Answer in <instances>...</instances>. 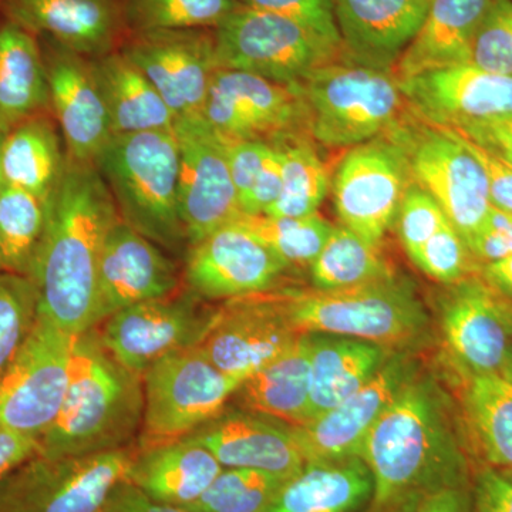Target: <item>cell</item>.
I'll list each match as a JSON object with an SVG mask.
<instances>
[{
    "label": "cell",
    "instance_id": "obj_56",
    "mask_svg": "<svg viewBox=\"0 0 512 512\" xmlns=\"http://www.w3.org/2000/svg\"><path fill=\"white\" fill-rule=\"evenodd\" d=\"M483 225L484 227L493 229V231L497 232V234L504 239L512 255V214L491 207Z\"/></svg>",
    "mask_w": 512,
    "mask_h": 512
},
{
    "label": "cell",
    "instance_id": "obj_33",
    "mask_svg": "<svg viewBox=\"0 0 512 512\" xmlns=\"http://www.w3.org/2000/svg\"><path fill=\"white\" fill-rule=\"evenodd\" d=\"M52 113L39 37L0 23V134L37 114Z\"/></svg>",
    "mask_w": 512,
    "mask_h": 512
},
{
    "label": "cell",
    "instance_id": "obj_11",
    "mask_svg": "<svg viewBox=\"0 0 512 512\" xmlns=\"http://www.w3.org/2000/svg\"><path fill=\"white\" fill-rule=\"evenodd\" d=\"M76 336L39 311L35 325L0 376V427L40 440L66 399Z\"/></svg>",
    "mask_w": 512,
    "mask_h": 512
},
{
    "label": "cell",
    "instance_id": "obj_18",
    "mask_svg": "<svg viewBox=\"0 0 512 512\" xmlns=\"http://www.w3.org/2000/svg\"><path fill=\"white\" fill-rule=\"evenodd\" d=\"M444 342L467 375H501L512 356V303L483 278L451 285L440 308Z\"/></svg>",
    "mask_w": 512,
    "mask_h": 512
},
{
    "label": "cell",
    "instance_id": "obj_32",
    "mask_svg": "<svg viewBox=\"0 0 512 512\" xmlns=\"http://www.w3.org/2000/svg\"><path fill=\"white\" fill-rule=\"evenodd\" d=\"M311 338V420L348 399L379 372L390 355L375 343L309 333Z\"/></svg>",
    "mask_w": 512,
    "mask_h": 512
},
{
    "label": "cell",
    "instance_id": "obj_10",
    "mask_svg": "<svg viewBox=\"0 0 512 512\" xmlns=\"http://www.w3.org/2000/svg\"><path fill=\"white\" fill-rule=\"evenodd\" d=\"M242 380L198 346L165 356L143 375L144 417L137 448L187 436L225 410Z\"/></svg>",
    "mask_w": 512,
    "mask_h": 512
},
{
    "label": "cell",
    "instance_id": "obj_37",
    "mask_svg": "<svg viewBox=\"0 0 512 512\" xmlns=\"http://www.w3.org/2000/svg\"><path fill=\"white\" fill-rule=\"evenodd\" d=\"M272 144L281 156L282 191L265 215L299 218L318 214L328 194L330 178L311 136L309 133L289 134Z\"/></svg>",
    "mask_w": 512,
    "mask_h": 512
},
{
    "label": "cell",
    "instance_id": "obj_43",
    "mask_svg": "<svg viewBox=\"0 0 512 512\" xmlns=\"http://www.w3.org/2000/svg\"><path fill=\"white\" fill-rule=\"evenodd\" d=\"M464 64L491 73L512 74V0H491Z\"/></svg>",
    "mask_w": 512,
    "mask_h": 512
},
{
    "label": "cell",
    "instance_id": "obj_34",
    "mask_svg": "<svg viewBox=\"0 0 512 512\" xmlns=\"http://www.w3.org/2000/svg\"><path fill=\"white\" fill-rule=\"evenodd\" d=\"M92 62L113 136L174 128L173 111L123 52L117 50Z\"/></svg>",
    "mask_w": 512,
    "mask_h": 512
},
{
    "label": "cell",
    "instance_id": "obj_20",
    "mask_svg": "<svg viewBox=\"0 0 512 512\" xmlns=\"http://www.w3.org/2000/svg\"><path fill=\"white\" fill-rule=\"evenodd\" d=\"M410 110L444 128H461L512 113V74L471 64L440 67L400 80Z\"/></svg>",
    "mask_w": 512,
    "mask_h": 512
},
{
    "label": "cell",
    "instance_id": "obj_2",
    "mask_svg": "<svg viewBox=\"0 0 512 512\" xmlns=\"http://www.w3.org/2000/svg\"><path fill=\"white\" fill-rule=\"evenodd\" d=\"M119 220L96 165L67 156L32 281L39 291V311L74 336L96 328L101 254Z\"/></svg>",
    "mask_w": 512,
    "mask_h": 512
},
{
    "label": "cell",
    "instance_id": "obj_9",
    "mask_svg": "<svg viewBox=\"0 0 512 512\" xmlns=\"http://www.w3.org/2000/svg\"><path fill=\"white\" fill-rule=\"evenodd\" d=\"M136 450L134 444L87 456L37 453L0 478V512H104Z\"/></svg>",
    "mask_w": 512,
    "mask_h": 512
},
{
    "label": "cell",
    "instance_id": "obj_39",
    "mask_svg": "<svg viewBox=\"0 0 512 512\" xmlns=\"http://www.w3.org/2000/svg\"><path fill=\"white\" fill-rule=\"evenodd\" d=\"M235 221L261 239L291 268H311L333 229L319 214L299 218L241 215Z\"/></svg>",
    "mask_w": 512,
    "mask_h": 512
},
{
    "label": "cell",
    "instance_id": "obj_60",
    "mask_svg": "<svg viewBox=\"0 0 512 512\" xmlns=\"http://www.w3.org/2000/svg\"><path fill=\"white\" fill-rule=\"evenodd\" d=\"M426 2H430V0H426Z\"/></svg>",
    "mask_w": 512,
    "mask_h": 512
},
{
    "label": "cell",
    "instance_id": "obj_17",
    "mask_svg": "<svg viewBox=\"0 0 512 512\" xmlns=\"http://www.w3.org/2000/svg\"><path fill=\"white\" fill-rule=\"evenodd\" d=\"M183 282L205 302L231 301L279 288L291 266L234 221L188 249Z\"/></svg>",
    "mask_w": 512,
    "mask_h": 512
},
{
    "label": "cell",
    "instance_id": "obj_26",
    "mask_svg": "<svg viewBox=\"0 0 512 512\" xmlns=\"http://www.w3.org/2000/svg\"><path fill=\"white\" fill-rule=\"evenodd\" d=\"M342 52L350 62L393 70L426 18V0H332Z\"/></svg>",
    "mask_w": 512,
    "mask_h": 512
},
{
    "label": "cell",
    "instance_id": "obj_7",
    "mask_svg": "<svg viewBox=\"0 0 512 512\" xmlns=\"http://www.w3.org/2000/svg\"><path fill=\"white\" fill-rule=\"evenodd\" d=\"M220 69L301 89L319 67L340 59V47L295 20L239 5L214 29Z\"/></svg>",
    "mask_w": 512,
    "mask_h": 512
},
{
    "label": "cell",
    "instance_id": "obj_6",
    "mask_svg": "<svg viewBox=\"0 0 512 512\" xmlns=\"http://www.w3.org/2000/svg\"><path fill=\"white\" fill-rule=\"evenodd\" d=\"M309 136L328 148H353L384 136L410 113L393 70L335 60L301 86Z\"/></svg>",
    "mask_w": 512,
    "mask_h": 512
},
{
    "label": "cell",
    "instance_id": "obj_59",
    "mask_svg": "<svg viewBox=\"0 0 512 512\" xmlns=\"http://www.w3.org/2000/svg\"><path fill=\"white\" fill-rule=\"evenodd\" d=\"M507 476L508 478H511L512 480V468H505V470H501Z\"/></svg>",
    "mask_w": 512,
    "mask_h": 512
},
{
    "label": "cell",
    "instance_id": "obj_49",
    "mask_svg": "<svg viewBox=\"0 0 512 512\" xmlns=\"http://www.w3.org/2000/svg\"><path fill=\"white\" fill-rule=\"evenodd\" d=\"M471 511L512 512V480L503 471L483 467L471 478Z\"/></svg>",
    "mask_w": 512,
    "mask_h": 512
},
{
    "label": "cell",
    "instance_id": "obj_28",
    "mask_svg": "<svg viewBox=\"0 0 512 512\" xmlns=\"http://www.w3.org/2000/svg\"><path fill=\"white\" fill-rule=\"evenodd\" d=\"M372 473L360 457L306 463L266 512H370Z\"/></svg>",
    "mask_w": 512,
    "mask_h": 512
},
{
    "label": "cell",
    "instance_id": "obj_40",
    "mask_svg": "<svg viewBox=\"0 0 512 512\" xmlns=\"http://www.w3.org/2000/svg\"><path fill=\"white\" fill-rule=\"evenodd\" d=\"M286 481L264 471L222 468L207 491L185 508L190 512H266Z\"/></svg>",
    "mask_w": 512,
    "mask_h": 512
},
{
    "label": "cell",
    "instance_id": "obj_29",
    "mask_svg": "<svg viewBox=\"0 0 512 512\" xmlns=\"http://www.w3.org/2000/svg\"><path fill=\"white\" fill-rule=\"evenodd\" d=\"M66 161L62 131L53 113L37 114L3 134L0 143L3 181L40 200L53 201Z\"/></svg>",
    "mask_w": 512,
    "mask_h": 512
},
{
    "label": "cell",
    "instance_id": "obj_27",
    "mask_svg": "<svg viewBox=\"0 0 512 512\" xmlns=\"http://www.w3.org/2000/svg\"><path fill=\"white\" fill-rule=\"evenodd\" d=\"M222 468L211 451L181 437L137 448L126 480L154 500L185 508L207 491Z\"/></svg>",
    "mask_w": 512,
    "mask_h": 512
},
{
    "label": "cell",
    "instance_id": "obj_19",
    "mask_svg": "<svg viewBox=\"0 0 512 512\" xmlns=\"http://www.w3.org/2000/svg\"><path fill=\"white\" fill-rule=\"evenodd\" d=\"M302 335L262 292L225 301L198 348L222 372L244 382L288 353Z\"/></svg>",
    "mask_w": 512,
    "mask_h": 512
},
{
    "label": "cell",
    "instance_id": "obj_8",
    "mask_svg": "<svg viewBox=\"0 0 512 512\" xmlns=\"http://www.w3.org/2000/svg\"><path fill=\"white\" fill-rule=\"evenodd\" d=\"M389 133L403 147L414 183L436 200L468 244L491 208L487 177L477 158L456 131L433 126L412 110Z\"/></svg>",
    "mask_w": 512,
    "mask_h": 512
},
{
    "label": "cell",
    "instance_id": "obj_31",
    "mask_svg": "<svg viewBox=\"0 0 512 512\" xmlns=\"http://www.w3.org/2000/svg\"><path fill=\"white\" fill-rule=\"evenodd\" d=\"M239 409L292 427L311 420V338L303 333L288 353L248 376L232 399Z\"/></svg>",
    "mask_w": 512,
    "mask_h": 512
},
{
    "label": "cell",
    "instance_id": "obj_5",
    "mask_svg": "<svg viewBox=\"0 0 512 512\" xmlns=\"http://www.w3.org/2000/svg\"><path fill=\"white\" fill-rule=\"evenodd\" d=\"M264 293L298 333L345 336L392 350L417 342L429 325L416 293L396 276L355 288L279 286Z\"/></svg>",
    "mask_w": 512,
    "mask_h": 512
},
{
    "label": "cell",
    "instance_id": "obj_35",
    "mask_svg": "<svg viewBox=\"0 0 512 512\" xmlns=\"http://www.w3.org/2000/svg\"><path fill=\"white\" fill-rule=\"evenodd\" d=\"M52 202L3 185L0 195V266L3 272L32 279L49 227Z\"/></svg>",
    "mask_w": 512,
    "mask_h": 512
},
{
    "label": "cell",
    "instance_id": "obj_45",
    "mask_svg": "<svg viewBox=\"0 0 512 512\" xmlns=\"http://www.w3.org/2000/svg\"><path fill=\"white\" fill-rule=\"evenodd\" d=\"M397 220L404 251L412 261L421 247L448 222L436 200L414 181L404 194Z\"/></svg>",
    "mask_w": 512,
    "mask_h": 512
},
{
    "label": "cell",
    "instance_id": "obj_55",
    "mask_svg": "<svg viewBox=\"0 0 512 512\" xmlns=\"http://www.w3.org/2000/svg\"><path fill=\"white\" fill-rule=\"evenodd\" d=\"M481 278L512 303V255L481 266Z\"/></svg>",
    "mask_w": 512,
    "mask_h": 512
},
{
    "label": "cell",
    "instance_id": "obj_22",
    "mask_svg": "<svg viewBox=\"0 0 512 512\" xmlns=\"http://www.w3.org/2000/svg\"><path fill=\"white\" fill-rule=\"evenodd\" d=\"M414 375L409 357L390 355L362 389L308 424L292 427L306 463L360 457L370 430Z\"/></svg>",
    "mask_w": 512,
    "mask_h": 512
},
{
    "label": "cell",
    "instance_id": "obj_24",
    "mask_svg": "<svg viewBox=\"0 0 512 512\" xmlns=\"http://www.w3.org/2000/svg\"><path fill=\"white\" fill-rule=\"evenodd\" d=\"M39 40L52 113L62 131L67 156L94 163L101 148L113 137V131L92 59L77 55L47 37Z\"/></svg>",
    "mask_w": 512,
    "mask_h": 512
},
{
    "label": "cell",
    "instance_id": "obj_53",
    "mask_svg": "<svg viewBox=\"0 0 512 512\" xmlns=\"http://www.w3.org/2000/svg\"><path fill=\"white\" fill-rule=\"evenodd\" d=\"M40 451V440L0 427V478Z\"/></svg>",
    "mask_w": 512,
    "mask_h": 512
},
{
    "label": "cell",
    "instance_id": "obj_47",
    "mask_svg": "<svg viewBox=\"0 0 512 512\" xmlns=\"http://www.w3.org/2000/svg\"><path fill=\"white\" fill-rule=\"evenodd\" d=\"M222 138L227 146L229 170H231L232 181L241 204L254 185L256 177L261 173L272 144L262 140Z\"/></svg>",
    "mask_w": 512,
    "mask_h": 512
},
{
    "label": "cell",
    "instance_id": "obj_38",
    "mask_svg": "<svg viewBox=\"0 0 512 512\" xmlns=\"http://www.w3.org/2000/svg\"><path fill=\"white\" fill-rule=\"evenodd\" d=\"M380 247L367 244L355 232L333 227L325 247L311 265L313 288L346 289L394 278Z\"/></svg>",
    "mask_w": 512,
    "mask_h": 512
},
{
    "label": "cell",
    "instance_id": "obj_58",
    "mask_svg": "<svg viewBox=\"0 0 512 512\" xmlns=\"http://www.w3.org/2000/svg\"><path fill=\"white\" fill-rule=\"evenodd\" d=\"M3 134H0V143H2ZM3 185H5V181H3L2 171H0V195H2ZM0 272H2V266H0Z\"/></svg>",
    "mask_w": 512,
    "mask_h": 512
},
{
    "label": "cell",
    "instance_id": "obj_51",
    "mask_svg": "<svg viewBox=\"0 0 512 512\" xmlns=\"http://www.w3.org/2000/svg\"><path fill=\"white\" fill-rule=\"evenodd\" d=\"M512 164V113L461 128H450Z\"/></svg>",
    "mask_w": 512,
    "mask_h": 512
},
{
    "label": "cell",
    "instance_id": "obj_21",
    "mask_svg": "<svg viewBox=\"0 0 512 512\" xmlns=\"http://www.w3.org/2000/svg\"><path fill=\"white\" fill-rule=\"evenodd\" d=\"M183 286V271L170 254L120 218L101 254L96 328L128 306L164 298Z\"/></svg>",
    "mask_w": 512,
    "mask_h": 512
},
{
    "label": "cell",
    "instance_id": "obj_52",
    "mask_svg": "<svg viewBox=\"0 0 512 512\" xmlns=\"http://www.w3.org/2000/svg\"><path fill=\"white\" fill-rule=\"evenodd\" d=\"M104 512H190L187 508L161 503L148 497L146 493L137 488L136 485L123 483L117 485L116 490L111 494L109 503Z\"/></svg>",
    "mask_w": 512,
    "mask_h": 512
},
{
    "label": "cell",
    "instance_id": "obj_15",
    "mask_svg": "<svg viewBox=\"0 0 512 512\" xmlns=\"http://www.w3.org/2000/svg\"><path fill=\"white\" fill-rule=\"evenodd\" d=\"M120 52L146 74L175 120L201 116L220 69L214 29L130 32Z\"/></svg>",
    "mask_w": 512,
    "mask_h": 512
},
{
    "label": "cell",
    "instance_id": "obj_57",
    "mask_svg": "<svg viewBox=\"0 0 512 512\" xmlns=\"http://www.w3.org/2000/svg\"><path fill=\"white\" fill-rule=\"evenodd\" d=\"M501 376L507 377V379L512 380V356L510 362H508L507 367H505L504 372L501 373Z\"/></svg>",
    "mask_w": 512,
    "mask_h": 512
},
{
    "label": "cell",
    "instance_id": "obj_54",
    "mask_svg": "<svg viewBox=\"0 0 512 512\" xmlns=\"http://www.w3.org/2000/svg\"><path fill=\"white\" fill-rule=\"evenodd\" d=\"M470 487L448 488L427 495L399 512H473Z\"/></svg>",
    "mask_w": 512,
    "mask_h": 512
},
{
    "label": "cell",
    "instance_id": "obj_44",
    "mask_svg": "<svg viewBox=\"0 0 512 512\" xmlns=\"http://www.w3.org/2000/svg\"><path fill=\"white\" fill-rule=\"evenodd\" d=\"M474 256L466 241L448 221L421 247L413 264L444 285H454L471 275Z\"/></svg>",
    "mask_w": 512,
    "mask_h": 512
},
{
    "label": "cell",
    "instance_id": "obj_1",
    "mask_svg": "<svg viewBox=\"0 0 512 512\" xmlns=\"http://www.w3.org/2000/svg\"><path fill=\"white\" fill-rule=\"evenodd\" d=\"M360 458L375 484L370 512H399L427 495L470 487L473 478L446 394L430 377L414 375L404 384Z\"/></svg>",
    "mask_w": 512,
    "mask_h": 512
},
{
    "label": "cell",
    "instance_id": "obj_13",
    "mask_svg": "<svg viewBox=\"0 0 512 512\" xmlns=\"http://www.w3.org/2000/svg\"><path fill=\"white\" fill-rule=\"evenodd\" d=\"M205 303L183 286L114 313L97 330L114 359L143 377L163 357L200 345L217 311Z\"/></svg>",
    "mask_w": 512,
    "mask_h": 512
},
{
    "label": "cell",
    "instance_id": "obj_4",
    "mask_svg": "<svg viewBox=\"0 0 512 512\" xmlns=\"http://www.w3.org/2000/svg\"><path fill=\"white\" fill-rule=\"evenodd\" d=\"M94 165L113 195L121 221L184 259L190 247L178 205L180 154L174 128L114 134Z\"/></svg>",
    "mask_w": 512,
    "mask_h": 512
},
{
    "label": "cell",
    "instance_id": "obj_23",
    "mask_svg": "<svg viewBox=\"0 0 512 512\" xmlns=\"http://www.w3.org/2000/svg\"><path fill=\"white\" fill-rule=\"evenodd\" d=\"M3 19L87 59L121 49L130 35L126 0H0Z\"/></svg>",
    "mask_w": 512,
    "mask_h": 512
},
{
    "label": "cell",
    "instance_id": "obj_42",
    "mask_svg": "<svg viewBox=\"0 0 512 512\" xmlns=\"http://www.w3.org/2000/svg\"><path fill=\"white\" fill-rule=\"evenodd\" d=\"M39 291L28 276L0 272V376L35 325Z\"/></svg>",
    "mask_w": 512,
    "mask_h": 512
},
{
    "label": "cell",
    "instance_id": "obj_25",
    "mask_svg": "<svg viewBox=\"0 0 512 512\" xmlns=\"http://www.w3.org/2000/svg\"><path fill=\"white\" fill-rule=\"evenodd\" d=\"M184 437L211 451L224 468L264 471L289 480L306 464L292 426L239 407H225Z\"/></svg>",
    "mask_w": 512,
    "mask_h": 512
},
{
    "label": "cell",
    "instance_id": "obj_14",
    "mask_svg": "<svg viewBox=\"0 0 512 512\" xmlns=\"http://www.w3.org/2000/svg\"><path fill=\"white\" fill-rule=\"evenodd\" d=\"M174 133L180 154L178 205L191 248L242 212L224 138L201 116L175 120Z\"/></svg>",
    "mask_w": 512,
    "mask_h": 512
},
{
    "label": "cell",
    "instance_id": "obj_16",
    "mask_svg": "<svg viewBox=\"0 0 512 512\" xmlns=\"http://www.w3.org/2000/svg\"><path fill=\"white\" fill-rule=\"evenodd\" d=\"M201 117L215 133L234 140L272 143L309 133L301 89L238 70H217Z\"/></svg>",
    "mask_w": 512,
    "mask_h": 512
},
{
    "label": "cell",
    "instance_id": "obj_41",
    "mask_svg": "<svg viewBox=\"0 0 512 512\" xmlns=\"http://www.w3.org/2000/svg\"><path fill=\"white\" fill-rule=\"evenodd\" d=\"M238 0H126L130 32L215 29L238 8Z\"/></svg>",
    "mask_w": 512,
    "mask_h": 512
},
{
    "label": "cell",
    "instance_id": "obj_3",
    "mask_svg": "<svg viewBox=\"0 0 512 512\" xmlns=\"http://www.w3.org/2000/svg\"><path fill=\"white\" fill-rule=\"evenodd\" d=\"M143 417V377L114 359L97 328L87 330L74 340L66 399L39 453L87 456L134 446Z\"/></svg>",
    "mask_w": 512,
    "mask_h": 512
},
{
    "label": "cell",
    "instance_id": "obj_36",
    "mask_svg": "<svg viewBox=\"0 0 512 512\" xmlns=\"http://www.w3.org/2000/svg\"><path fill=\"white\" fill-rule=\"evenodd\" d=\"M464 407L487 466L512 468V380L470 376Z\"/></svg>",
    "mask_w": 512,
    "mask_h": 512
},
{
    "label": "cell",
    "instance_id": "obj_48",
    "mask_svg": "<svg viewBox=\"0 0 512 512\" xmlns=\"http://www.w3.org/2000/svg\"><path fill=\"white\" fill-rule=\"evenodd\" d=\"M457 134L483 167L488 181L491 207L512 214V164L488 148L480 146L476 141L470 140L463 134Z\"/></svg>",
    "mask_w": 512,
    "mask_h": 512
},
{
    "label": "cell",
    "instance_id": "obj_46",
    "mask_svg": "<svg viewBox=\"0 0 512 512\" xmlns=\"http://www.w3.org/2000/svg\"><path fill=\"white\" fill-rule=\"evenodd\" d=\"M248 8L285 16L305 26L326 42L340 47V35L333 15L332 0H238Z\"/></svg>",
    "mask_w": 512,
    "mask_h": 512
},
{
    "label": "cell",
    "instance_id": "obj_50",
    "mask_svg": "<svg viewBox=\"0 0 512 512\" xmlns=\"http://www.w3.org/2000/svg\"><path fill=\"white\" fill-rule=\"evenodd\" d=\"M272 144V143H271ZM282 191V163L281 156L274 144L266 157L261 173L256 177L254 185L247 197L241 201L242 215L265 214L272 205L278 201Z\"/></svg>",
    "mask_w": 512,
    "mask_h": 512
},
{
    "label": "cell",
    "instance_id": "obj_12",
    "mask_svg": "<svg viewBox=\"0 0 512 512\" xmlns=\"http://www.w3.org/2000/svg\"><path fill=\"white\" fill-rule=\"evenodd\" d=\"M412 183L406 153L392 134L350 148L332 181L340 222L367 244L380 247Z\"/></svg>",
    "mask_w": 512,
    "mask_h": 512
},
{
    "label": "cell",
    "instance_id": "obj_30",
    "mask_svg": "<svg viewBox=\"0 0 512 512\" xmlns=\"http://www.w3.org/2000/svg\"><path fill=\"white\" fill-rule=\"evenodd\" d=\"M491 0H430L426 18L394 67L397 79L467 62Z\"/></svg>",
    "mask_w": 512,
    "mask_h": 512
}]
</instances>
